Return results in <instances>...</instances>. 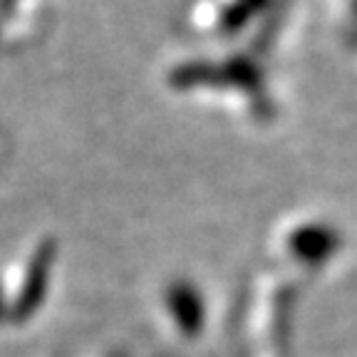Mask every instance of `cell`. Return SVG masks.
<instances>
[{"label": "cell", "mask_w": 357, "mask_h": 357, "mask_svg": "<svg viewBox=\"0 0 357 357\" xmlns=\"http://www.w3.org/2000/svg\"><path fill=\"white\" fill-rule=\"evenodd\" d=\"M167 307L172 312L174 323L184 335H196L204 328V303L199 290L186 280H176L167 290Z\"/></svg>", "instance_id": "cell-1"}, {"label": "cell", "mask_w": 357, "mask_h": 357, "mask_svg": "<svg viewBox=\"0 0 357 357\" xmlns=\"http://www.w3.org/2000/svg\"><path fill=\"white\" fill-rule=\"evenodd\" d=\"M50 251L47 248H40L33 256V263L28 266V273H25V283H22V293L17 296V305H20L22 315L35 310L38 303H43L45 288H47V271H50Z\"/></svg>", "instance_id": "cell-2"}]
</instances>
